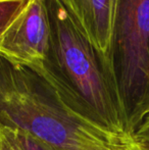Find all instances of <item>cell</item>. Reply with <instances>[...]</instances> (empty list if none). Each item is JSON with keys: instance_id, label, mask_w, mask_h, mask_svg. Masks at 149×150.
Segmentation results:
<instances>
[{"instance_id": "6da1fadb", "label": "cell", "mask_w": 149, "mask_h": 150, "mask_svg": "<svg viewBox=\"0 0 149 150\" xmlns=\"http://www.w3.org/2000/svg\"><path fill=\"white\" fill-rule=\"evenodd\" d=\"M47 4L49 49L41 69L34 71L52 86L76 117L119 143L129 136L103 58L59 0H47Z\"/></svg>"}, {"instance_id": "7a4b0ae2", "label": "cell", "mask_w": 149, "mask_h": 150, "mask_svg": "<svg viewBox=\"0 0 149 150\" xmlns=\"http://www.w3.org/2000/svg\"><path fill=\"white\" fill-rule=\"evenodd\" d=\"M0 127L26 132L59 150L102 149L119 143L68 110L39 73L1 57Z\"/></svg>"}, {"instance_id": "3957f363", "label": "cell", "mask_w": 149, "mask_h": 150, "mask_svg": "<svg viewBox=\"0 0 149 150\" xmlns=\"http://www.w3.org/2000/svg\"><path fill=\"white\" fill-rule=\"evenodd\" d=\"M104 63L133 136L149 115V0H119Z\"/></svg>"}, {"instance_id": "277c9868", "label": "cell", "mask_w": 149, "mask_h": 150, "mask_svg": "<svg viewBox=\"0 0 149 150\" xmlns=\"http://www.w3.org/2000/svg\"><path fill=\"white\" fill-rule=\"evenodd\" d=\"M50 36L47 0H26L0 32V57L16 65L41 69L49 49Z\"/></svg>"}, {"instance_id": "5b68a950", "label": "cell", "mask_w": 149, "mask_h": 150, "mask_svg": "<svg viewBox=\"0 0 149 150\" xmlns=\"http://www.w3.org/2000/svg\"><path fill=\"white\" fill-rule=\"evenodd\" d=\"M105 60L119 0H59ZM105 64V63H104Z\"/></svg>"}, {"instance_id": "8992f818", "label": "cell", "mask_w": 149, "mask_h": 150, "mask_svg": "<svg viewBox=\"0 0 149 150\" xmlns=\"http://www.w3.org/2000/svg\"><path fill=\"white\" fill-rule=\"evenodd\" d=\"M26 0H0V32L22 8Z\"/></svg>"}, {"instance_id": "52a82bcc", "label": "cell", "mask_w": 149, "mask_h": 150, "mask_svg": "<svg viewBox=\"0 0 149 150\" xmlns=\"http://www.w3.org/2000/svg\"><path fill=\"white\" fill-rule=\"evenodd\" d=\"M0 150H25L16 131L0 127Z\"/></svg>"}, {"instance_id": "ba28073f", "label": "cell", "mask_w": 149, "mask_h": 150, "mask_svg": "<svg viewBox=\"0 0 149 150\" xmlns=\"http://www.w3.org/2000/svg\"><path fill=\"white\" fill-rule=\"evenodd\" d=\"M16 132L20 139V144L25 150H59L43 142L36 137L32 136L31 134H28L26 132H20V131H16Z\"/></svg>"}, {"instance_id": "9c48e42d", "label": "cell", "mask_w": 149, "mask_h": 150, "mask_svg": "<svg viewBox=\"0 0 149 150\" xmlns=\"http://www.w3.org/2000/svg\"><path fill=\"white\" fill-rule=\"evenodd\" d=\"M132 137L141 144L149 146V115L144 119L138 130Z\"/></svg>"}, {"instance_id": "30bf717a", "label": "cell", "mask_w": 149, "mask_h": 150, "mask_svg": "<svg viewBox=\"0 0 149 150\" xmlns=\"http://www.w3.org/2000/svg\"><path fill=\"white\" fill-rule=\"evenodd\" d=\"M115 150H148L143 145L135 140L132 136L121 140V142L115 145Z\"/></svg>"}, {"instance_id": "8fae6325", "label": "cell", "mask_w": 149, "mask_h": 150, "mask_svg": "<svg viewBox=\"0 0 149 150\" xmlns=\"http://www.w3.org/2000/svg\"><path fill=\"white\" fill-rule=\"evenodd\" d=\"M94 150H115V146L107 147V148H102V149H94Z\"/></svg>"}, {"instance_id": "7c38bea8", "label": "cell", "mask_w": 149, "mask_h": 150, "mask_svg": "<svg viewBox=\"0 0 149 150\" xmlns=\"http://www.w3.org/2000/svg\"><path fill=\"white\" fill-rule=\"evenodd\" d=\"M137 142H138V141H137ZM140 144H141V143H140ZM141 145H143V144H141ZM143 146L145 147L146 149H148V150H149V146H147V145H143Z\"/></svg>"}]
</instances>
